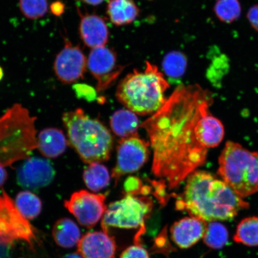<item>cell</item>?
<instances>
[{
  "instance_id": "cell-7",
  "label": "cell",
  "mask_w": 258,
  "mask_h": 258,
  "mask_svg": "<svg viewBox=\"0 0 258 258\" xmlns=\"http://www.w3.org/2000/svg\"><path fill=\"white\" fill-rule=\"evenodd\" d=\"M37 241L36 231L19 211L5 191L0 195V258H8L15 244L24 242L31 247Z\"/></svg>"
},
{
  "instance_id": "cell-12",
  "label": "cell",
  "mask_w": 258,
  "mask_h": 258,
  "mask_svg": "<svg viewBox=\"0 0 258 258\" xmlns=\"http://www.w3.org/2000/svg\"><path fill=\"white\" fill-rule=\"evenodd\" d=\"M87 67V58L82 49L66 39L54 60V71L58 79L66 84L75 82L82 78Z\"/></svg>"
},
{
  "instance_id": "cell-28",
  "label": "cell",
  "mask_w": 258,
  "mask_h": 258,
  "mask_svg": "<svg viewBox=\"0 0 258 258\" xmlns=\"http://www.w3.org/2000/svg\"><path fill=\"white\" fill-rule=\"evenodd\" d=\"M19 2L22 14L32 20L43 18L48 10L47 0H19Z\"/></svg>"
},
{
  "instance_id": "cell-33",
  "label": "cell",
  "mask_w": 258,
  "mask_h": 258,
  "mask_svg": "<svg viewBox=\"0 0 258 258\" xmlns=\"http://www.w3.org/2000/svg\"><path fill=\"white\" fill-rule=\"evenodd\" d=\"M51 14L56 16H60L64 12V5L62 2L56 1L51 3L50 6Z\"/></svg>"
},
{
  "instance_id": "cell-9",
  "label": "cell",
  "mask_w": 258,
  "mask_h": 258,
  "mask_svg": "<svg viewBox=\"0 0 258 258\" xmlns=\"http://www.w3.org/2000/svg\"><path fill=\"white\" fill-rule=\"evenodd\" d=\"M106 196L102 194L81 190L73 194L64 203V207L77 219L79 223L87 228L94 227L102 219L107 206Z\"/></svg>"
},
{
  "instance_id": "cell-2",
  "label": "cell",
  "mask_w": 258,
  "mask_h": 258,
  "mask_svg": "<svg viewBox=\"0 0 258 258\" xmlns=\"http://www.w3.org/2000/svg\"><path fill=\"white\" fill-rule=\"evenodd\" d=\"M183 192L177 196L176 207L206 223L228 221L249 208V203L222 179L206 171L195 170L187 177Z\"/></svg>"
},
{
  "instance_id": "cell-20",
  "label": "cell",
  "mask_w": 258,
  "mask_h": 258,
  "mask_svg": "<svg viewBox=\"0 0 258 258\" xmlns=\"http://www.w3.org/2000/svg\"><path fill=\"white\" fill-rule=\"evenodd\" d=\"M53 237L56 243L64 249H70L78 244L82 237L80 228L72 219L63 218L54 224Z\"/></svg>"
},
{
  "instance_id": "cell-32",
  "label": "cell",
  "mask_w": 258,
  "mask_h": 258,
  "mask_svg": "<svg viewBox=\"0 0 258 258\" xmlns=\"http://www.w3.org/2000/svg\"><path fill=\"white\" fill-rule=\"evenodd\" d=\"M247 17L251 27L258 32V5H254L249 9Z\"/></svg>"
},
{
  "instance_id": "cell-4",
  "label": "cell",
  "mask_w": 258,
  "mask_h": 258,
  "mask_svg": "<svg viewBox=\"0 0 258 258\" xmlns=\"http://www.w3.org/2000/svg\"><path fill=\"white\" fill-rule=\"evenodd\" d=\"M35 121L36 118L19 104L0 117V165L11 166L27 159L37 148Z\"/></svg>"
},
{
  "instance_id": "cell-25",
  "label": "cell",
  "mask_w": 258,
  "mask_h": 258,
  "mask_svg": "<svg viewBox=\"0 0 258 258\" xmlns=\"http://www.w3.org/2000/svg\"><path fill=\"white\" fill-rule=\"evenodd\" d=\"M206 246L213 249H221L228 243L227 228L218 221L210 222L206 225L203 237Z\"/></svg>"
},
{
  "instance_id": "cell-11",
  "label": "cell",
  "mask_w": 258,
  "mask_h": 258,
  "mask_svg": "<svg viewBox=\"0 0 258 258\" xmlns=\"http://www.w3.org/2000/svg\"><path fill=\"white\" fill-rule=\"evenodd\" d=\"M149 143L137 135L122 138L117 147V161L112 176L118 179L128 173L137 172L147 162Z\"/></svg>"
},
{
  "instance_id": "cell-19",
  "label": "cell",
  "mask_w": 258,
  "mask_h": 258,
  "mask_svg": "<svg viewBox=\"0 0 258 258\" xmlns=\"http://www.w3.org/2000/svg\"><path fill=\"white\" fill-rule=\"evenodd\" d=\"M106 13L113 24L122 26L133 22L140 9L134 0H109Z\"/></svg>"
},
{
  "instance_id": "cell-26",
  "label": "cell",
  "mask_w": 258,
  "mask_h": 258,
  "mask_svg": "<svg viewBox=\"0 0 258 258\" xmlns=\"http://www.w3.org/2000/svg\"><path fill=\"white\" fill-rule=\"evenodd\" d=\"M162 67L164 73L169 78L173 80L179 79L185 73L186 57L180 51H170L164 57Z\"/></svg>"
},
{
  "instance_id": "cell-37",
  "label": "cell",
  "mask_w": 258,
  "mask_h": 258,
  "mask_svg": "<svg viewBox=\"0 0 258 258\" xmlns=\"http://www.w3.org/2000/svg\"><path fill=\"white\" fill-rule=\"evenodd\" d=\"M3 77H4V71H3L2 67L0 66V81H1Z\"/></svg>"
},
{
  "instance_id": "cell-18",
  "label": "cell",
  "mask_w": 258,
  "mask_h": 258,
  "mask_svg": "<svg viewBox=\"0 0 258 258\" xmlns=\"http://www.w3.org/2000/svg\"><path fill=\"white\" fill-rule=\"evenodd\" d=\"M37 148L45 157L55 159L67 149L68 142L62 131L47 128L40 132L37 137Z\"/></svg>"
},
{
  "instance_id": "cell-31",
  "label": "cell",
  "mask_w": 258,
  "mask_h": 258,
  "mask_svg": "<svg viewBox=\"0 0 258 258\" xmlns=\"http://www.w3.org/2000/svg\"><path fill=\"white\" fill-rule=\"evenodd\" d=\"M142 183L140 179L137 177H129L125 181V189L127 194L130 195H138L140 194L142 186Z\"/></svg>"
},
{
  "instance_id": "cell-36",
  "label": "cell",
  "mask_w": 258,
  "mask_h": 258,
  "mask_svg": "<svg viewBox=\"0 0 258 258\" xmlns=\"http://www.w3.org/2000/svg\"><path fill=\"white\" fill-rule=\"evenodd\" d=\"M63 258H83L80 254L71 253L64 256Z\"/></svg>"
},
{
  "instance_id": "cell-22",
  "label": "cell",
  "mask_w": 258,
  "mask_h": 258,
  "mask_svg": "<svg viewBox=\"0 0 258 258\" xmlns=\"http://www.w3.org/2000/svg\"><path fill=\"white\" fill-rule=\"evenodd\" d=\"M83 179L89 189L99 192L109 185L110 175L105 166L100 163H93L84 170Z\"/></svg>"
},
{
  "instance_id": "cell-1",
  "label": "cell",
  "mask_w": 258,
  "mask_h": 258,
  "mask_svg": "<svg viewBox=\"0 0 258 258\" xmlns=\"http://www.w3.org/2000/svg\"><path fill=\"white\" fill-rule=\"evenodd\" d=\"M213 102L212 93L201 86L180 85L162 107L141 124L153 150L152 172L170 189L207 159L208 150L200 144L197 127Z\"/></svg>"
},
{
  "instance_id": "cell-5",
  "label": "cell",
  "mask_w": 258,
  "mask_h": 258,
  "mask_svg": "<svg viewBox=\"0 0 258 258\" xmlns=\"http://www.w3.org/2000/svg\"><path fill=\"white\" fill-rule=\"evenodd\" d=\"M62 121L71 145L83 161L91 164L108 160L112 138L101 122L90 118L80 108L64 113Z\"/></svg>"
},
{
  "instance_id": "cell-35",
  "label": "cell",
  "mask_w": 258,
  "mask_h": 258,
  "mask_svg": "<svg viewBox=\"0 0 258 258\" xmlns=\"http://www.w3.org/2000/svg\"><path fill=\"white\" fill-rule=\"evenodd\" d=\"M86 4L92 6H98L104 2L105 0H80Z\"/></svg>"
},
{
  "instance_id": "cell-14",
  "label": "cell",
  "mask_w": 258,
  "mask_h": 258,
  "mask_svg": "<svg viewBox=\"0 0 258 258\" xmlns=\"http://www.w3.org/2000/svg\"><path fill=\"white\" fill-rule=\"evenodd\" d=\"M77 248L83 258H114L117 249L114 238L103 230L83 235Z\"/></svg>"
},
{
  "instance_id": "cell-13",
  "label": "cell",
  "mask_w": 258,
  "mask_h": 258,
  "mask_svg": "<svg viewBox=\"0 0 258 258\" xmlns=\"http://www.w3.org/2000/svg\"><path fill=\"white\" fill-rule=\"evenodd\" d=\"M26 160L18 171L19 185L25 188L38 189L52 182L55 172L49 161L40 158H28Z\"/></svg>"
},
{
  "instance_id": "cell-34",
  "label": "cell",
  "mask_w": 258,
  "mask_h": 258,
  "mask_svg": "<svg viewBox=\"0 0 258 258\" xmlns=\"http://www.w3.org/2000/svg\"><path fill=\"white\" fill-rule=\"evenodd\" d=\"M8 179V173L5 167L0 165V188L5 184Z\"/></svg>"
},
{
  "instance_id": "cell-3",
  "label": "cell",
  "mask_w": 258,
  "mask_h": 258,
  "mask_svg": "<svg viewBox=\"0 0 258 258\" xmlns=\"http://www.w3.org/2000/svg\"><path fill=\"white\" fill-rule=\"evenodd\" d=\"M169 86L159 69L147 62L144 72L135 70L121 81L116 96L135 114H154L165 104L164 93Z\"/></svg>"
},
{
  "instance_id": "cell-15",
  "label": "cell",
  "mask_w": 258,
  "mask_h": 258,
  "mask_svg": "<svg viewBox=\"0 0 258 258\" xmlns=\"http://www.w3.org/2000/svg\"><path fill=\"white\" fill-rule=\"evenodd\" d=\"M207 223L194 217H186L170 229L172 240L181 249H188L203 238Z\"/></svg>"
},
{
  "instance_id": "cell-8",
  "label": "cell",
  "mask_w": 258,
  "mask_h": 258,
  "mask_svg": "<svg viewBox=\"0 0 258 258\" xmlns=\"http://www.w3.org/2000/svg\"><path fill=\"white\" fill-rule=\"evenodd\" d=\"M152 200L127 194L123 198L109 204L102 218L103 231L109 228H144L145 221L152 211Z\"/></svg>"
},
{
  "instance_id": "cell-17",
  "label": "cell",
  "mask_w": 258,
  "mask_h": 258,
  "mask_svg": "<svg viewBox=\"0 0 258 258\" xmlns=\"http://www.w3.org/2000/svg\"><path fill=\"white\" fill-rule=\"evenodd\" d=\"M197 134L199 143L203 147L208 150L217 147L224 140V125L209 112L203 115L199 121Z\"/></svg>"
},
{
  "instance_id": "cell-24",
  "label": "cell",
  "mask_w": 258,
  "mask_h": 258,
  "mask_svg": "<svg viewBox=\"0 0 258 258\" xmlns=\"http://www.w3.org/2000/svg\"><path fill=\"white\" fill-rule=\"evenodd\" d=\"M15 203L19 211L27 220H32L38 217L43 206L40 199L29 191L19 192L16 197Z\"/></svg>"
},
{
  "instance_id": "cell-27",
  "label": "cell",
  "mask_w": 258,
  "mask_h": 258,
  "mask_svg": "<svg viewBox=\"0 0 258 258\" xmlns=\"http://www.w3.org/2000/svg\"><path fill=\"white\" fill-rule=\"evenodd\" d=\"M214 11L219 21L229 24L240 18L241 6L238 0H217Z\"/></svg>"
},
{
  "instance_id": "cell-30",
  "label": "cell",
  "mask_w": 258,
  "mask_h": 258,
  "mask_svg": "<svg viewBox=\"0 0 258 258\" xmlns=\"http://www.w3.org/2000/svg\"><path fill=\"white\" fill-rule=\"evenodd\" d=\"M76 95L79 98H85L88 100L93 99L95 98V90L91 87L86 85H76L73 87Z\"/></svg>"
},
{
  "instance_id": "cell-10",
  "label": "cell",
  "mask_w": 258,
  "mask_h": 258,
  "mask_svg": "<svg viewBox=\"0 0 258 258\" xmlns=\"http://www.w3.org/2000/svg\"><path fill=\"white\" fill-rule=\"evenodd\" d=\"M87 66L97 80V91L104 92L113 85L124 69L117 63V54L110 48L103 46L90 51Z\"/></svg>"
},
{
  "instance_id": "cell-29",
  "label": "cell",
  "mask_w": 258,
  "mask_h": 258,
  "mask_svg": "<svg viewBox=\"0 0 258 258\" xmlns=\"http://www.w3.org/2000/svg\"><path fill=\"white\" fill-rule=\"evenodd\" d=\"M120 258H150V256L147 250L137 243L122 251Z\"/></svg>"
},
{
  "instance_id": "cell-16",
  "label": "cell",
  "mask_w": 258,
  "mask_h": 258,
  "mask_svg": "<svg viewBox=\"0 0 258 258\" xmlns=\"http://www.w3.org/2000/svg\"><path fill=\"white\" fill-rule=\"evenodd\" d=\"M80 15L79 31L83 43L91 49L105 46L109 31L104 19L96 15L80 13Z\"/></svg>"
},
{
  "instance_id": "cell-6",
  "label": "cell",
  "mask_w": 258,
  "mask_h": 258,
  "mask_svg": "<svg viewBox=\"0 0 258 258\" xmlns=\"http://www.w3.org/2000/svg\"><path fill=\"white\" fill-rule=\"evenodd\" d=\"M218 173L241 198L258 192V153L227 141L218 160Z\"/></svg>"
},
{
  "instance_id": "cell-23",
  "label": "cell",
  "mask_w": 258,
  "mask_h": 258,
  "mask_svg": "<svg viewBox=\"0 0 258 258\" xmlns=\"http://www.w3.org/2000/svg\"><path fill=\"white\" fill-rule=\"evenodd\" d=\"M234 241L250 247L258 246V217L244 218L237 225Z\"/></svg>"
},
{
  "instance_id": "cell-21",
  "label": "cell",
  "mask_w": 258,
  "mask_h": 258,
  "mask_svg": "<svg viewBox=\"0 0 258 258\" xmlns=\"http://www.w3.org/2000/svg\"><path fill=\"white\" fill-rule=\"evenodd\" d=\"M110 124L114 133L123 138L137 135L140 125L136 114L125 109L115 112L111 117Z\"/></svg>"
}]
</instances>
